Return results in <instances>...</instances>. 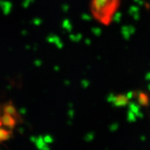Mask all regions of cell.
<instances>
[{"instance_id": "1", "label": "cell", "mask_w": 150, "mask_h": 150, "mask_svg": "<svg viewBox=\"0 0 150 150\" xmlns=\"http://www.w3.org/2000/svg\"><path fill=\"white\" fill-rule=\"evenodd\" d=\"M119 4L120 0H92L93 16L103 25H109L118 11Z\"/></svg>"}]
</instances>
